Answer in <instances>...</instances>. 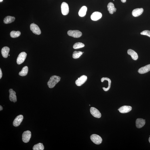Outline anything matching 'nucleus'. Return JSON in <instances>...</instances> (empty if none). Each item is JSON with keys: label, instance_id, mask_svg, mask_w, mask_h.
Masks as SVG:
<instances>
[{"label": "nucleus", "instance_id": "obj_1", "mask_svg": "<svg viewBox=\"0 0 150 150\" xmlns=\"http://www.w3.org/2000/svg\"><path fill=\"white\" fill-rule=\"evenodd\" d=\"M61 79V77L56 75H54L51 77L47 83V85L49 88H54Z\"/></svg>", "mask_w": 150, "mask_h": 150}, {"label": "nucleus", "instance_id": "obj_2", "mask_svg": "<svg viewBox=\"0 0 150 150\" xmlns=\"http://www.w3.org/2000/svg\"><path fill=\"white\" fill-rule=\"evenodd\" d=\"M90 138L92 141L96 145H99L102 143V138L97 134H92Z\"/></svg>", "mask_w": 150, "mask_h": 150}, {"label": "nucleus", "instance_id": "obj_3", "mask_svg": "<svg viewBox=\"0 0 150 150\" xmlns=\"http://www.w3.org/2000/svg\"><path fill=\"white\" fill-rule=\"evenodd\" d=\"M31 137V133L30 131H26L24 132L22 135V140L24 143H28Z\"/></svg>", "mask_w": 150, "mask_h": 150}, {"label": "nucleus", "instance_id": "obj_4", "mask_svg": "<svg viewBox=\"0 0 150 150\" xmlns=\"http://www.w3.org/2000/svg\"><path fill=\"white\" fill-rule=\"evenodd\" d=\"M67 34L70 36L76 38L80 37L82 35V33L78 30H70L68 32Z\"/></svg>", "mask_w": 150, "mask_h": 150}, {"label": "nucleus", "instance_id": "obj_5", "mask_svg": "<svg viewBox=\"0 0 150 150\" xmlns=\"http://www.w3.org/2000/svg\"><path fill=\"white\" fill-rule=\"evenodd\" d=\"M30 29L31 31L36 35H39L41 33L40 29L36 24L33 23L30 24Z\"/></svg>", "mask_w": 150, "mask_h": 150}, {"label": "nucleus", "instance_id": "obj_6", "mask_svg": "<svg viewBox=\"0 0 150 150\" xmlns=\"http://www.w3.org/2000/svg\"><path fill=\"white\" fill-rule=\"evenodd\" d=\"M27 56V54L25 52H23L19 55L17 59V63L18 64H22L25 61Z\"/></svg>", "mask_w": 150, "mask_h": 150}, {"label": "nucleus", "instance_id": "obj_7", "mask_svg": "<svg viewBox=\"0 0 150 150\" xmlns=\"http://www.w3.org/2000/svg\"><path fill=\"white\" fill-rule=\"evenodd\" d=\"M87 77L86 75H83L78 78L75 81V84L78 86H80L84 84L87 80Z\"/></svg>", "mask_w": 150, "mask_h": 150}, {"label": "nucleus", "instance_id": "obj_8", "mask_svg": "<svg viewBox=\"0 0 150 150\" xmlns=\"http://www.w3.org/2000/svg\"><path fill=\"white\" fill-rule=\"evenodd\" d=\"M62 14L64 16L67 15L69 12V8L67 3L65 2L62 3L61 5Z\"/></svg>", "mask_w": 150, "mask_h": 150}, {"label": "nucleus", "instance_id": "obj_9", "mask_svg": "<svg viewBox=\"0 0 150 150\" xmlns=\"http://www.w3.org/2000/svg\"><path fill=\"white\" fill-rule=\"evenodd\" d=\"M90 112L93 116L97 118H100L101 117V113L96 108L91 107L90 109Z\"/></svg>", "mask_w": 150, "mask_h": 150}, {"label": "nucleus", "instance_id": "obj_10", "mask_svg": "<svg viewBox=\"0 0 150 150\" xmlns=\"http://www.w3.org/2000/svg\"><path fill=\"white\" fill-rule=\"evenodd\" d=\"M24 117L22 115H20L17 116L13 121V125L15 127L19 126L23 119Z\"/></svg>", "mask_w": 150, "mask_h": 150}, {"label": "nucleus", "instance_id": "obj_11", "mask_svg": "<svg viewBox=\"0 0 150 150\" xmlns=\"http://www.w3.org/2000/svg\"><path fill=\"white\" fill-rule=\"evenodd\" d=\"M9 99L11 102H16L17 101V97L16 93L12 89H10L9 90Z\"/></svg>", "mask_w": 150, "mask_h": 150}, {"label": "nucleus", "instance_id": "obj_12", "mask_svg": "<svg viewBox=\"0 0 150 150\" xmlns=\"http://www.w3.org/2000/svg\"><path fill=\"white\" fill-rule=\"evenodd\" d=\"M102 14L101 13L96 11L93 13L91 16V20L94 21H97L102 18Z\"/></svg>", "mask_w": 150, "mask_h": 150}, {"label": "nucleus", "instance_id": "obj_13", "mask_svg": "<svg viewBox=\"0 0 150 150\" xmlns=\"http://www.w3.org/2000/svg\"><path fill=\"white\" fill-rule=\"evenodd\" d=\"M145 124V119L140 118L136 119V125L137 128H141L144 126Z\"/></svg>", "mask_w": 150, "mask_h": 150}, {"label": "nucleus", "instance_id": "obj_14", "mask_svg": "<svg viewBox=\"0 0 150 150\" xmlns=\"http://www.w3.org/2000/svg\"><path fill=\"white\" fill-rule=\"evenodd\" d=\"M132 109V107L130 106H124L119 108V111L121 113H126L130 111Z\"/></svg>", "mask_w": 150, "mask_h": 150}, {"label": "nucleus", "instance_id": "obj_15", "mask_svg": "<svg viewBox=\"0 0 150 150\" xmlns=\"http://www.w3.org/2000/svg\"><path fill=\"white\" fill-rule=\"evenodd\" d=\"M150 71V64L140 68L138 72L140 74H143Z\"/></svg>", "mask_w": 150, "mask_h": 150}, {"label": "nucleus", "instance_id": "obj_16", "mask_svg": "<svg viewBox=\"0 0 150 150\" xmlns=\"http://www.w3.org/2000/svg\"><path fill=\"white\" fill-rule=\"evenodd\" d=\"M143 11V8H138L134 9L132 12V15L134 17H137L141 15Z\"/></svg>", "mask_w": 150, "mask_h": 150}, {"label": "nucleus", "instance_id": "obj_17", "mask_svg": "<svg viewBox=\"0 0 150 150\" xmlns=\"http://www.w3.org/2000/svg\"><path fill=\"white\" fill-rule=\"evenodd\" d=\"M128 54L131 56L132 59L134 60H136L138 59V56L137 53L134 50L130 49L128 50Z\"/></svg>", "mask_w": 150, "mask_h": 150}, {"label": "nucleus", "instance_id": "obj_18", "mask_svg": "<svg viewBox=\"0 0 150 150\" xmlns=\"http://www.w3.org/2000/svg\"><path fill=\"white\" fill-rule=\"evenodd\" d=\"M9 51L10 49L8 47H5L2 49L1 54L4 58H6L8 57Z\"/></svg>", "mask_w": 150, "mask_h": 150}, {"label": "nucleus", "instance_id": "obj_19", "mask_svg": "<svg viewBox=\"0 0 150 150\" xmlns=\"http://www.w3.org/2000/svg\"><path fill=\"white\" fill-rule=\"evenodd\" d=\"M108 10L109 11L110 14H112L114 12L116 11L117 9L115 7L113 3L112 2H110L107 5Z\"/></svg>", "mask_w": 150, "mask_h": 150}, {"label": "nucleus", "instance_id": "obj_20", "mask_svg": "<svg viewBox=\"0 0 150 150\" xmlns=\"http://www.w3.org/2000/svg\"><path fill=\"white\" fill-rule=\"evenodd\" d=\"M105 80L107 81H108V86L107 88L103 87V89L104 91L107 92V91L109 90L110 88H111V79L107 77L102 78L101 79V81L102 82H103Z\"/></svg>", "mask_w": 150, "mask_h": 150}, {"label": "nucleus", "instance_id": "obj_21", "mask_svg": "<svg viewBox=\"0 0 150 150\" xmlns=\"http://www.w3.org/2000/svg\"><path fill=\"white\" fill-rule=\"evenodd\" d=\"M15 18L14 16H8L5 17L3 20L4 23L6 24H10L14 22L15 20Z\"/></svg>", "mask_w": 150, "mask_h": 150}, {"label": "nucleus", "instance_id": "obj_22", "mask_svg": "<svg viewBox=\"0 0 150 150\" xmlns=\"http://www.w3.org/2000/svg\"><path fill=\"white\" fill-rule=\"evenodd\" d=\"M87 8L86 6H83L81 8L79 11V14L80 16H84L86 14Z\"/></svg>", "mask_w": 150, "mask_h": 150}, {"label": "nucleus", "instance_id": "obj_23", "mask_svg": "<svg viewBox=\"0 0 150 150\" xmlns=\"http://www.w3.org/2000/svg\"><path fill=\"white\" fill-rule=\"evenodd\" d=\"M28 66H24L23 68L22 71L19 73V75L21 76H24L27 75L28 72Z\"/></svg>", "mask_w": 150, "mask_h": 150}, {"label": "nucleus", "instance_id": "obj_24", "mask_svg": "<svg viewBox=\"0 0 150 150\" xmlns=\"http://www.w3.org/2000/svg\"><path fill=\"white\" fill-rule=\"evenodd\" d=\"M44 147L42 143H39L34 145L33 147V150H43Z\"/></svg>", "mask_w": 150, "mask_h": 150}, {"label": "nucleus", "instance_id": "obj_25", "mask_svg": "<svg viewBox=\"0 0 150 150\" xmlns=\"http://www.w3.org/2000/svg\"><path fill=\"white\" fill-rule=\"evenodd\" d=\"M83 54V52H81V51H75L73 53L72 55L73 58L74 59H75L78 58Z\"/></svg>", "mask_w": 150, "mask_h": 150}, {"label": "nucleus", "instance_id": "obj_26", "mask_svg": "<svg viewBox=\"0 0 150 150\" xmlns=\"http://www.w3.org/2000/svg\"><path fill=\"white\" fill-rule=\"evenodd\" d=\"M21 34V32L19 31H13L10 32V36L12 38H16L20 36Z\"/></svg>", "mask_w": 150, "mask_h": 150}, {"label": "nucleus", "instance_id": "obj_27", "mask_svg": "<svg viewBox=\"0 0 150 150\" xmlns=\"http://www.w3.org/2000/svg\"><path fill=\"white\" fill-rule=\"evenodd\" d=\"M85 47L84 44L81 42H77L73 46V48L74 49H78L82 48Z\"/></svg>", "mask_w": 150, "mask_h": 150}, {"label": "nucleus", "instance_id": "obj_28", "mask_svg": "<svg viewBox=\"0 0 150 150\" xmlns=\"http://www.w3.org/2000/svg\"><path fill=\"white\" fill-rule=\"evenodd\" d=\"M140 34L142 35L147 36L150 37V31H149V30H144V31L141 32Z\"/></svg>", "mask_w": 150, "mask_h": 150}, {"label": "nucleus", "instance_id": "obj_29", "mask_svg": "<svg viewBox=\"0 0 150 150\" xmlns=\"http://www.w3.org/2000/svg\"><path fill=\"white\" fill-rule=\"evenodd\" d=\"M2 72L1 70V68L0 69V79H1V78L2 77Z\"/></svg>", "mask_w": 150, "mask_h": 150}, {"label": "nucleus", "instance_id": "obj_30", "mask_svg": "<svg viewBox=\"0 0 150 150\" xmlns=\"http://www.w3.org/2000/svg\"><path fill=\"white\" fill-rule=\"evenodd\" d=\"M121 0L123 3H125L126 1V0Z\"/></svg>", "mask_w": 150, "mask_h": 150}, {"label": "nucleus", "instance_id": "obj_31", "mask_svg": "<svg viewBox=\"0 0 150 150\" xmlns=\"http://www.w3.org/2000/svg\"><path fill=\"white\" fill-rule=\"evenodd\" d=\"M3 109V108L2 107V106L1 105L0 106V111H2Z\"/></svg>", "mask_w": 150, "mask_h": 150}, {"label": "nucleus", "instance_id": "obj_32", "mask_svg": "<svg viewBox=\"0 0 150 150\" xmlns=\"http://www.w3.org/2000/svg\"><path fill=\"white\" fill-rule=\"evenodd\" d=\"M149 141L150 142V137L149 138Z\"/></svg>", "mask_w": 150, "mask_h": 150}, {"label": "nucleus", "instance_id": "obj_33", "mask_svg": "<svg viewBox=\"0 0 150 150\" xmlns=\"http://www.w3.org/2000/svg\"><path fill=\"white\" fill-rule=\"evenodd\" d=\"M3 1V0H0V2H2Z\"/></svg>", "mask_w": 150, "mask_h": 150}, {"label": "nucleus", "instance_id": "obj_34", "mask_svg": "<svg viewBox=\"0 0 150 150\" xmlns=\"http://www.w3.org/2000/svg\"><path fill=\"white\" fill-rule=\"evenodd\" d=\"M8 56H10V55H8Z\"/></svg>", "mask_w": 150, "mask_h": 150}, {"label": "nucleus", "instance_id": "obj_35", "mask_svg": "<svg viewBox=\"0 0 150 150\" xmlns=\"http://www.w3.org/2000/svg\"><path fill=\"white\" fill-rule=\"evenodd\" d=\"M83 53H84V52H83Z\"/></svg>", "mask_w": 150, "mask_h": 150}, {"label": "nucleus", "instance_id": "obj_36", "mask_svg": "<svg viewBox=\"0 0 150 150\" xmlns=\"http://www.w3.org/2000/svg\"><path fill=\"white\" fill-rule=\"evenodd\" d=\"M113 1H114V0H113Z\"/></svg>", "mask_w": 150, "mask_h": 150}, {"label": "nucleus", "instance_id": "obj_37", "mask_svg": "<svg viewBox=\"0 0 150 150\" xmlns=\"http://www.w3.org/2000/svg\"></svg>", "mask_w": 150, "mask_h": 150}]
</instances>
